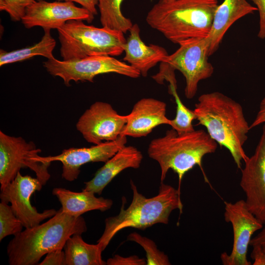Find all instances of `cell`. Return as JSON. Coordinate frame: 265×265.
Instances as JSON below:
<instances>
[{
  "instance_id": "obj_1",
  "label": "cell",
  "mask_w": 265,
  "mask_h": 265,
  "mask_svg": "<svg viewBox=\"0 0 265 265\" xmlns=\"http://www.w3.org/2000/svg\"><path fill=\"white\" fill-rule=\"evenodd\" d=\"M193 110L198 124L204 126L210 136L230 152L240 168L248 157L243 146L250 129L241 106L219 92L201 95Z\"/></svg>"
},
{
  "instance_id": "obj_2",
  "label": "cell",
  "mask_w": 265,
  "mask_h": 265,
  "mask_svg": "<svg viewBox=\"0 0 265 265\" xmlns=\"http://www.w3.org/2000/svg\"><path fill=\"white\" fill-rule=\"evenodd\" d=\"M217 6L218 0L158 1L148 12L146 21L168 40L179 44L190 39L206 38Z\"/></svg>"
},
{
  "instance_id": "obj_3",
  "label": "cell",
  "mask_w": 265,
  "mask_h": 265,
  "mask_svg": "<svg viewBox=\"0 0 265 265\" xmlns=\"http://www.w3.org/2000/svg\"><path fill=\"white\" fill-rule=\"evenodd\" d=\"M87 231L84 219L63 212L56 213L44 223L26 228L9 241L7 246L10 265H34L51 251L63 249L68 238Z\"/></svg>"
},
{
  "instance_id": "obj_4",
  "label": "cell",
  "mask_w": 265,
  "mask_h": 265,
  "mask_svg": "<svg viewBox=\"0 0 265 265\" xmlns=\"http://www.w3.org/2000/svg\"><path fill=\"white\" fill-rule=\"evenodd\" d=\"M130 185L132 199L125 209L126 199H122L119 213L106 219L104 232L97 243L104 251L114 236L126 228L144 230L158 223L167 224L171 212L179 209L181 213L183 204L181 193L170 185L160 183L158 194L147 198L140 193L132 180Z\"/></svg>"
},
{
  "instance_id": "obj_5",
  "label": "cell",
  "mask_w": 265,
  "mask_h": 265,
  "mask_svg": "<svg viewBox=\"0 0 265 265\" xmlns=\"http://www.w3.org/2000/svg\"><path fill=\"white\" fill-rule=\"evenodd\" d=\"M217 147V142L203 130L178 134L171 128L163 136L151 141L147 153L160 166V183L164 182L169 169L178 175V190L181 193L182 181L185 174L196 165L204 172L203 158L214 153Z\"/></svg>"
},
{
  "instance_id": "obj_6",
  "label": "cell",
  "mask_w": 265,
  "mask_h": 265,
  "mask_svg": "<svg viewBox=\"0 0 265 265\" xmlns=\"http://www.w3.org/2000/svg\"><path fill=\"white\" fill-rule=\"evenodd\" d=\"M63 60L91 56H118L126 41L121 31L85 24L81 20H69L57 29Z\"/></svg>"
},
{
  "instance_id": "obj_7",
  "label": "cell",
  "mask_w": 265,
  "mask_h": 265,
  "mask_svg": "<svg viewBox=\"0 0 265 265\" xmlns=\"http://www.w3.org/2000/svg\"><path fill=\"white\" fill-rule=\"evenodd\" d=\"M44 66L52 76L61 78L66 86L74 81L93 82L99 75L116 73L136 79L141 75L130 64L109 55H96L70 60L53 58L44 62Z\"/></svg>"
},
{
  "instance_id": "obj_8",
  "label": "cell",
  "mask_w": 265,
  "mask_h": 265,
  "mask_svg": "<svg viewBox=\"0 0 265 265\" xmlns=\"http://www.w3.org/2000/svg\"><path fill=\"white\" fill-rule=\"evenodd\" d=\"M41 150L31 141L22 137L8 135L0 131V184L2 189L16 176L21 168H28L34 172L43 186L51 177L48 168L51 162L43 163L34 159Z\"/></svg>"
},
{
  "instance_id": "obj_9",
  "label": "cell",
  "mask_w": 265,
  "mask_h": 265,
  "mask_svg": "<svg viewBox=\"0 0 265 265\" xmlns=\"http://www.w3.org/2000/svg\"><path fill=\"white\" fill-rule=\"evenodd\" d=\"M179 45L180 47L161 63L183 75L186 80L185 94L190 99L196 95L199 81L211 77L214 68L208 60L209 46L206 38L190 39Z\"/></svg>"
},
{
  "instance_id": "obj_10",
  "label": "cell",
  "mask_w": 265,
  "mask_h": 265,
  "mask_svg": "<svg viewBox=\"0 0 265 265\" xmlns=\"http://www.w3.org/2000/svg\"><path fill=\"white\" fill-rule=\"evenodd\" d=\"M224 218L231 223L233 231V244L230 254L220 255L224 265H250L247 258L248 246L253 234L262 229L263 224L250 211L245 200L235 203L224 202Z\"/></svg>"
},
{
  "instance_id": "obj_11",
  "label": "cell",
  "mask_w": 265,
  "mask_h": 265,
  "mask_svg": "<svg viewBox=\"0 0 265 265\" xmlns=\"http://www.w3.org/2000/svg\"><path fill=\"white\" fill-rule=\"evenodd\" d=\"M42 186L38 178L23 176L19 171L11 182L0 189L1 202L11 204L14 213L25 228L39 225L43 220L54 216L57 212L51 209L40 212L31 205V195L36 191L41 190Z\"/></svg>"
},
{
  "instance_id": "obj_12",
  "label": "cell",
  "mask_w": 265,
  "mask_h": 265,
  "mask_svg": "<svg viewBox=\"0 0 265 265\" xmlns=\"http://www.w3.org/2000/svg\"><path fill=\"white\" fill-rule=\"evenodd\" d=\"M127 122L112 106L97 101L92 104L79 119L77 130L86 141L94 145L116 140Z\"/></svg>"
},
{
  "instance_id": "obj_13",
  "label": "cell",
  "mask_w": 265,
  "mask_h": 265,
  "mask_svg": "<svg viewBox=\"0 0 265 265\" xmlns=\"http://www.w3.org/2000/svg\"><path fill=\"white\" fill-rule=\"evenodd\" d=\"M127 136L120 135L117 139L106 141L90 147L70 148L64 149L62 153L54 156L41 157L35 158L43 163L58 161L62 164V177L72 182L76 180L80 172V167L89 162H106L120 149L126 145Z\"/></svg>"
},
{
  "instance_id": "obj_14",
  "label": "cell",
  "mask_w": 265,
  "mask_h": 265,
  "mask_svg": "<svg viewBox=\"0 0 265 265\" xmlns=\"http://www.w3.org/2000/svg\"><path fill=\"white\" fill-rule=\"evenodd\" d=\"M94 15L73 2L44 0L36 1L26 7L21 21L26 28L40 26L44 29H56L69 20H77L91 23Z\"/></svg>"
},
{
  "instance_id": "obj_15",
  "label": "cell",
  "mask_w": 265,
  "mask_h": 265,
  "mask_svg": "<svg viewBox=\"0 0 265 265\" xmlns=\"http://www.w3.org/2000/svg\"><path fill=\"white\" fill-rule=\"evenodd\" d=\"M240 186L250 211L265 224V124L254 154L244 161Z\"/></svg>"
},
{
  "instance_id": "obj_16",
  "label": "cell",
  "mask_w": 265,
  "mask_h": 265,
  "mask_svg": "<svg viewBox=\"0 0 265 265\" xmlns=\"http://www.w3.org/2000/svg\"><path fill=\"white\" fill-rule=\"evenodd\" d=\"M166 104L152 98H144L133 106L127 116V122L120 135L132 137L147 136L158 126L170 125L166 116Z\"/></svg>"
},
{
  "instance_id": "obj_17",
  "label": "cell",
  "mask_w": 265,
  "mask_h": 265,
  "mask_svg": "<svg viewBox=\"0 0 265 265\" xmlns=\"http://www.w3.org/2000/svg\"><path fill=\"white\" fill-rule=\"evenodd\" d=\"M143 156L141 152L132 146H124L95 173L93 178L84 182L82 190L100 195L106 186L123 170L138 168Z\"/></svg>"
},
{
  "instance_id": "obj_18",
  "label": "cell",
  "mask_w": 265,
  "mask_h": 265,
  "mask_svg": "<svg viewBox=\"0 0 265 265\" xmlns=\"http://www.w3.org/2000/svg\"><path fill=\"white\" fill-rule=\"evenodd\" d=\"M140 29L137 24H133L130 35L124 46L123 58L140 75L146 77L150 69L162 62L169 55L163 47L154 44L146 45L140 35Z\"/></svg>"
},
{
  "instance_id": "obj_19",
  "label": "cell",
  "mask_w": 265,
  "mask_h": 265,
  "mask_svg": "<svg viewBox=\"0 0 265 265\" xmlns=\"http://www.w3.org/2000/svg\"><path fill=\"white\" fill-rule=\"evenodd\" d=\"M257 11L246 0H224L216 9L211 31L206 38L209 55L218 49L228 29L241 18Z\"/></svg>"
},
{
  "instance_id": "obj_20",
  "label": "cell",
  "mask_w": 265,
  "mask_h": 265,
  "mask_svg": "<svg viewBox=\"0 0 265 265\" xmlns=\"http://www.w3.org/2000/svg\"><path fill=\"white\" fill-rule=\"evenodd\" d=\"M52 193L61 204V210L71 216H80L83 213L92 210L105 212L113 205L111 199L97 197L94 192L82 190L74 192L62 187H55Z\"/></svg>"
},
{
  "instance_id": "obj_21",
  "label": "cell",
  "mask_w": 265,
  "mask_h": 265,
  "mask_svg": "<svg viewBox=\"0 0 265 265\" xmlns=\"http://www.w3.org/2000/svg\"><path fill=\"white\" fill-rule=\"evenodd\" d=\"M65 265H106L102 258L103 251L97 243L85 242L81 235L74 234L69 237L64 246Z\"/></svg>"
},
{
  "instance_id": "obj_22",
  "label": "cell",
  "mask_w": 265,
  "mask_h": 265,
  "mask_svg": "<svg viewBox=\"0 0 265 265\" xmlns=\"http://www.w3.org/2000/svg\"><path fill=\"white\" fill-rule=\"evenodd\" d=\"M44 34L37 43L25 48L6 52L0 50V66L22 61L36 55H41L48 59L54 58L53 52L56 45V41L52 37L50 29H44Z\"/></svg>"
},
{
  "instance_id": "obj_23",
  "label": "cell",
  "mask_w": 265,
  "mask_h": 265,
  "mask_svg": "<svg viewBox=\"0 0 265 265\" xmlns=\"http://www.w3.org/2000/svg\"><path fill=\"white\" fill-rule=\"evenodd\" d=\"M123 0H98L102 26L126 33L132 26L131 20L125 17L121 11Z\"/></svg>"
},
{
  "instance_id": "obj_24",
  "label": "cell",
  "mask_w": 265,
  "mask_h": 265,
  "mask_svg": "<svg viewBox=\"0 0 265 265\" xmlns=\"http://www.w3.org/2000/svg\"><path fill=\"white\" fill-rule=\"evenodd\" d=\"M176 104V115L174 119L171 120V128L178 134H183L194 131L192 122L196 119L193 110L187 108L178 96L176 89L171 91Z\"/></svg>"
},
{
  "instance_id": "obj_25",
  "label": "cell",
  "mask_w": 265,
  "mask_h": 265,
  "mask_svg": "<svg viewBox=\"0 0 265 265\" xmlns=\"http://www.w3.org/2000/svg\"><path fill=\"white\" fill-rule=\"evenodd\" d=\"M128 240L134 241L141 245L144 249L146 256V265H169L171 263L168 257L157 248L156 243L152 239L133 232L127 237Z\"/></svg>"
},
{
  "instance_id": "obj_26",
  "label": "cell",
  "mask_w": 265,
  "mask_h": 265,
  "mask_svg": "<svg viewBox=\"0 0 265 265\" xmlns=\"http://www.w3.org/2000/svg\"><path fill=\"white\" fill-rule=\"evenodd\" d=\"M24 227L21 221L14 213L11 206L1 202L0 203V241L5 237L16 236Z\"/></svg>"
},
{
  "instance_id": "obj_27",
  "label": "cell",
  "mask_w": 265,
  "mask_h": 265,
  "mask_svg": "<svg viewBox=\"0 0 265 265\" xmlns=\"http://www.w3.org/2000/svg\"><path fill=\"white\" fill-rule=\"evenodd\" d=\"M35 0H0V10L6 12L14 22L21 21L27 7Z\"/></svg>"
},
{
  "instance_id": "obj_28",
  "label": "cell",
  "mask_w": 265,
  "mask_h": 265,
  "mask_svg": "<svg viewBox=\"0 0 265 265\" xmlns=\"http://www.w3.org/2000/svg\"><path fill=\"white\" fill-rule=\"evenodd\" d=\"M106 264L107 265H145L146 260L136 255L124 257L117 254L108 259Z\"/></svg>"
},
{
  "instance_id": "obj_29",
  "label": "cell",
  "mask_w": 265,
  "mask_h": 265,
  "mask_svg": "<svg viewBox=\"0 0 265 265\" xmlns=\"http://www.w3.org/2000/svg\"><path fill=\"white\" fill-rule=\"evenodd\" d=\"M39 265H65V255L62 249L50 252Z\"/></svg>"
},
{
  "instance_id": "obj_30",
  "label": "cell",
  "mask_w": 265,
  "mask_h": 265,
  "mask_svg": "<svg viewBox=\"0 0 265 265\" xmlns=\"http://www.w3.org/2000/svg\"><path fill=\"white\" fill-rule=\"evenodd\" d=\"M250 245L253 247L251 255L265 256V225L255 237L251 238Z\"/></svg>"
},
{
  "instance_id": "obj_31",
  "label": "cell",
  "mask_w": 265,
  "mask_h": 265,
  "mask_svg": "<svg viewBox=\"0 0 265 265\" xmlns=\"http://www.w3.org/2000/svg\"><path fill=\"white\" fill-rule=\"evenodd\" d=\"M256 5L259 14V38L265 39V0H250Z\"/></svg>"
},
{
  "instance_id": "obj_32",
  "label": "cell",
  "mask_w": 265,
  "mask_h": 265,
  "mask_svg": "<svg viewBox=\"0 0 265 265\" xmlns=\"http://www.w3.org/2000/svg\"><path fill=\"white\" fill-rule=\"evenodd\" d=\"M58 1L75 2L87 9L94 15L98 14L96 6L98 4V0H56Z\"/></svg>"
},
{
  "instance_id": "obj_33",
  "label": "cell",
  "mask_w": 265,
  "mask_h": 265,
  "mask_svg": "<svg viewBox=\"0 0 265 265\" xmlns=\"http://www.w3.org/2000/svg\"><path fill=\"white\" fill-rule=\"evenodd\" d=\"M265 123V97L261 101L259 109L253 123L250 126V129Z\"/></svg>"
},
{
  "instance_id": "obj_34",
  "label": "cell",
  "mask_w": 265,
  "mask_h": 265,
  "mask_svg": "<svg viewBox=\"0 0 265 265\" xmlns=\"http://www.w3.org/2000/svg\"><path fill=\"white\" fill-rule=\"evenodd\" d=\"M253 265H265V256L259 255L256 256L253 263Z\"/></svg>"
},
{
  "instance_id": "obj_35",
  "label": "cell",
  "mask_w": 265,
  "mask_h": 265,
  "mask_svg": "<svg viewBox=\"0 0 265 265\" xmlns=\"http://www.w3.org/2000/svg\"><path fill=\"white\" fill-rule=\"evenodd\" d=\"M174 0H159L158 1L159 2H162V3H166V2H171Z\"/></svg>"
},
{
  "instance_id": "obj_36",
  "label": "cell",
  "mask_w": 265,
  "mask_h": 265,
  "mask_svg": "<svg viewBox=\"0 0 265 265\" xmlns=\"http://www.w3.org/2000/svg\"><path fill=\"white\" fill-rule=\"evenodd\" d=\"M37 1L41 0H37Z\"/></svg>"
}]
</instances>
